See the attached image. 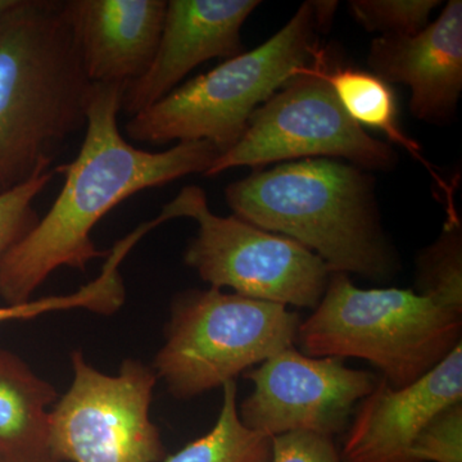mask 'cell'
Segmentation results:
<instances>
[{
  "mask_svg": "<svg viewBox=\"0 0 462 462\" xmlns=\"http://www.w3.org/2000/svg\"><path fill=\"white\" fill-rule=\"evenodd\" d=\"M120 258L109 256L103 263L98 278L83 285L75 293L29 300L23 305L0 306V324L27 320L51 311L88 310L98 315H114L124 306L126 289L120 273Z\"/></svg>",
  "mask_w": 462,
  "mask_h": 462,
  "instance_id": "obj_18",
  "label": "cell"
},
{
  "mask_svg": "<svg viewBox=\"0 0 462 462\" xmlns=\"http://www.w3.org/2000/svg\"><path fill=\"white\" fill-rule=\"evenodd\" d=\"M337 2H307L256 50L225 60L187 81L130 118L127 138L147 144L208 142L223 154L245 132L249 118L321 51L318 32L333 17Z\"/></svg>",
  "mask_w": 462,
  "mask_h": 462,
  "instance_id": "obj_4",
  "label": "cell"
},
{
  "mask_svg": "<svg viewBox=\"0 0 462 462\" xmlns=\"http://www.w3.org/2000/svg\"><path fill=\"white\" fill-rule=\"evenodd\" d=\"M234 216L314 252L330 273L388 278L394 261L363 171L329 158H305L256 171L225 190Z\"/></svg>",
  "mask_w": 462,
  "mask_h": 462,
  "instance_id": "obj_3",
  "label": "cell"
},
{
  "mask_svg": "<svg viewBox=\"0 0 462 462\" xmlns=\"http://www.w3.org/2000/svg\"><path fill=\"white\" fill-rule=\"evenodd\" d=\"M462 401V346L409 387L394 389L379 379L358 403L346 430L342 462H420L412 456L422 430Z\"/></svg>",
  "mask_w": 462,
  "mask_h": 462,
  "instance_id": "obj_12",
  "label": "cell"
},
{
  "mask_svg": "<svg viewBox=\"0 0 462 462\" xmlns=\"http://www.w3.org/2000/svg\"><path fill=\"white\" fill-rule=\"evenodd\" d=\"M245 378L254 391L238 409L240 420L269 437L291 431L342 433L356 404L379 380L372 373L349 369L343 358L310 357L294 346L267 358Z\"/></svg>",
  "mask_w": 462,
  "mask_h": 462,
  "instance_id": "obj_10",
  "label": "cell"
},
{
  "mask_svg": "<svg viewBox=\"0 0 462 462\" xmlns=\"http://www.w3.org/2000/svg\"><path fill=\"white\" fill-rule=\"evenodd\" d=\"M91 88L66 0H16L0 14V194L51 170L87 125Z\"/></svg>",
  "mask_w": 462,
  "mask_h": 462,
  "instance_id": "obj_2",
  "label": "cell"
},
{
  "mask_svg": "<svg viewBox=\"0 0 462 462\" xmlns=\"http://www.w3.org/2000/svg\"><path fill=\"white\" fill-rule=\"evenodd\" d=\"M0 462H7L5 460V458L2 457V456H0Z\"/></svg>",
  "mask_w": 462,
  "mask_h": 462,
  "instance_id": "obj_25",
  "label": "cell"
},
{
  "mask_svg": "<svg viewBox=\"0 0 462 462\" xmlns=\"http://www.w3.org/2000/svg\"><path fill=\"white\" fill-rule=\"evenodd\" d=\"M324 75L346 114L360 126L370 127L387 135L389 141L406 148L425 166L421 148L406 135L398 124V108L393 90L378 76L356 69L324 67Z\"/></svg>",
  "mask_w": 462,
  "mask_h": 462,
  "instance_id": "obj_16",
  "label": "cell"
},
{
  "mask_svg": "<svg viewBox=\"0 0 462 462\" xmlns=\"http://www.w3.org/2000/svg\"><path fill=\"white\" fill-rule=\"evenodd\" d=\"M74 380L51 411V451L57 462H160L165 448L151 420L157 375L126 360L107 375L71 356Z\"/></svg>",
  "mask_w": 462,
  "mask_h": 462,
  "instance_id": "obj_9",
  "label": "cell"
},
{
  "mask_svg": "<svg viewBox=\"0 0 462 462\" xmlns=\"http://www.w3.org/2000/svg\"><path fill=\"white\" fill-rule=\"evenodd\" d=\"M412 456L420 462H462V401L431 419L416 440Z\"/></svg>",
  "mask_w": 462,
  "mask_h": 462,
  "instance_id": "obj_22",
  "label": "cell"
},
{
  "mask_svg": "<svg viewBox=\"0 0 462 462\" xmlns=\"http://www.w3.org/2000/svg\"><path fill=\"white\" fill-rule=\"evenodd\" d=\"M438 0H352V14L367 32L383 35H415L430 25Z\"/></svg>",
  "mask_w": 462,
  "mask_h": 462,
  "instance_id": "obj_20",
  "label": "cell"
},
{
  "mask_svg": "<svg viewBox=\"0 0 462 462\" xmlns=\"http://www.w3.org/2000/svg\"><path fill=\"white\" fill-rule=\"evenodd\" d=\"M125 85L93 84L85 138L78 157L56 167L65 184L48 214L0 263V298L5 305L32 300L51 273L71 267L84 273L108 251L97 248L90 233L121 202L190 173H206L220 156L208 142H181L163 152L130 144L117 125Z\"/></svg>",
  "mask_w": 462,
  "mask_h": 462,
  "instance_id": "obj_1",
  "label": "cell"
},
{
  "mask_svg": "<svg viewBox=\"0 0 462 462\" xmlns=\"http://www.w3.org/2000/svg\"><path fill=\"white\" fill-rule=\"evenodd\" d=\"M369 66L385 83L411 89L416 118L446 123L462 90V2L451 0L434 23L415 35H382L370 47Z\"/></svg>",
  "mask_w": 462,
  "mask_h": 462,
  "instance_id": "obj_13",
  "label": "cell"
},
{
  "mask_svg": "<svg viewBox=\"0 0 462 462\" xmlns=\"http://www.w3.org/2000/svg\"><path fill=\"white\" fill-rule=\"evenodd\" d=\"M161 214L167 221H197L199 234L184 260L212 288H231L239 296L285 307L316 309L320 303L331 273L320 257L236 216L215 215L202 188H182Z\"/></svg>",
  "mask_w": 462,
  "mask_h": 462,
  "instance_id": "obj_7",
  "label": "cell"
},
{
  "mask_svg": "<svg viewBox=\"0 0 462 462\" xmlns=\"http://www.w3.org/2000/svg\"><path fill=\"white\" fill-rule=\"evenodd\" d=\"M14 2H16V0H0V14H3L5 11H8V9L14 5Z\"/></svg>",
  "mask_w": 462,
  "mask_h": 462,
  "instance_id": "obj_24",
  "label": "cell"
},
{
  "mask_svg": "<svg viewBox=\"0 0 462 462\" xmlns=\"http://www.w3.org/2000/svg\"><path fill=\"white\" fill-rule=\"evenodd\" d=\"M257 0H170L153 60L125 87L121 111L134 117L165 98L191 69L243 53L240 30Z\"/></svg>",
  "mask_w": 462,
  "mask_h": 462,
  "instance_id": "obj_11",
  "label": "cell"
},
{
  "mask_svg": "<svg viewBox=\"0 0 462 462\" xmlns=\"http://www.w3.org/2000/svg\"><path fill=\"white\" fill-rule=\"evenodd\" d=\"M325 65L321 51L311 66L258 107L239 141L218 156L206 175L305 158H346L370 170L393 166V149L349 117L325 79Z\"/></svg>",
  "mask_w": 462,
  "mask_h": 462,
  "instance_id": "obj_8",
  "label": "cell"
},
{
  "mask_svg": "<svg viewBox=\"0 0 462 462\" xmlns=\"http://www.w3.org/2000/svg\"><path fill=\"white\" fill-rule=\"evenodd\" d=\"M53 385L0 348V456L7 462H57L51 451Z\"/></svg>",
  "mask_w": 462,
  "mask_h": 462,
  "instance_id": "obj_15",
  "label": "cell"
},
{
  "mask_svg": "<svg viewBox=\"0 0 462 462\" xmlns=\"http://www.w3.org/2000/svg\"><path fill=\"white\" fill-rule=\"evenodd\" d=\"M300 322L278 303L217 288L189 291L172 303L152 369L173 397H196L296 345Z\"/></svg>",
  "mask_w": 462,
  "mask_h": 462,
  "instance_id": "obj_6",
  "label": "cell"
},
{
  "mask_svg": "<svg viewBox=\"0 0 462 462\" xmlns=\"http://www.w3.org/2000/svg\"><path fill=\"white\" fill-rule=\"evenodd\" d=\"M272 462H342L333 437L291 431L272 437Z\"/></svg>",
  "mask_w": 462,
  "mask_h": 462,
  "instance_id": "obj_23",
  "label": "cell"
},
{
  "mask_svg": "<svg viewBox=\"0 0 462 462\" xmlns=\"http://www.w3.org/2000/svg\"><path fill=\"white\" fill-rule=\"evenodd\" d=\"M85 74L93 84H127L156 54L166 0H66Z\"/></svg>",
  "mask_w": 462,
  "mask_h": 462,
  "instance_id": "obj_14",
  "label": "cell"
},
{
  "mask_svg": "<svg viewBox=\"0 0 462 462\" xmlns=\"http://www.w3.org/2000/svg\"><path fill=\"white\" fill-rule=\"evenodd\" d=\"M56 170L0 194V263L9 249L20 242L38 224L39 216L32 203L56 175Z\"/></svg>",
  "mask_w": 462,
  "mask_h": 462,
  "instance_id": "obj_21",
  "label": "cell"
},
{
  "mask_svg": "<svg viewBox=\"0 0 462 462\" xmlns=\"http://www.w3.org/2000/svg\"><path fill=\"white\" fill-rule=\"evenodd\" d=\"M420 293L462 314L461 240L457 218H448L445 233L421 256Z\"/></svg>",
  "mask_w": 462,
  "mask_h": 462,
  "instance_id": "obj_19",
  "label": "cell"
},
{
  "mask_svg": "<svg viewBox=\"0 0 462 462\" xmlns=\"http://www.w3.org/2000/svg\"><path fill=\"white\" fill-rule=\"evenodd\" d=\"M223 388V406L212 430L165 462H272V437L249 430L240 420L236 382Z\"/></svg>",
  "mask_w": 462,
  "mask_h": 462,
  "instance_id": "obj_17",
  "label": "cell"
},
{
  "mask_svg": "<svg viewBox=\"0 0 462 462\" xmlns=\"http://www.w3.org/2000/svg\"><path fill=\"white\" fill-rule=\"evenodd\" d=\"M460 312L409 289H360L331 273L297 343L310 357L363 358L392 388L409 387L461 343Z\"/></svg>",
  "mask_w": 462,
  "mask_h": 462,
  "instance_id": "obj_5",
  "label": "cell"
}]
</instances>
